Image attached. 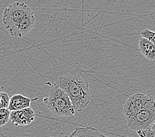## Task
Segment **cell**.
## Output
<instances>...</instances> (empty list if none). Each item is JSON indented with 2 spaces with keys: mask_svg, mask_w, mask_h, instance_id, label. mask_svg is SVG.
Returning a JSON list of instances; mask_svg holds the SVG:
<instances>
[{
  "mask_svg": "<svg viewBox=\"0 0 155 137\" xmlns=\"http://www.w3.org/2000/svg\"><path fill=\"white\" fill-rule=\"evenodd\" d=\"M55 84L69 96L76 112H81L91 101L89 86L77 73L67 74L58 78Z\"/></svg>",
  "mask_w": 155,
  "mask_h": 137,
  "instance_id": "1",
  "label": "cell"
},
{
  "mask_svg": "<svg viewBox=\"0 0 155 137\" xmlns=\"http://www.w3.org/2000/svg\"><path fill=\"white\" fill-rule=\"evenodd\" d=\"M48 108L54 115L61 117H74L77 113L68 95L54 84L49 95L44 99Z\"/></svg>",
  "mask_w": 155,
  "mask_h": 137,
  "instance_id": "2",
  "label": "cell"
},
{
  "mask_svg": "<svg viewBox=\"0 0 155 137\" xmlns=\"http://www.w3.org/2000/svg\"><path fill=\"white\" fill-rule=\"evenodd\" d=\"M32 10L27 4L21 2L7 5L3 13V23L11 36L17 37V27L21 20Z\"/></svg>",
  "mask_w": 155,
  "mask_h": 137,
  "instance_id": "3",
  "label": "cell"
},
{
  "mask_svg": "<svg viewBox=\"0 0 155 137\" xmlns=\"http://www.w3.org/2000/svg\"><path fill=\"white\" fill-rule=\"evenodd\" d=\"M125 121L127 127L135 132L150 129L155 123V100Z\"/></svg>",
  "mask_w": 155,
  "mask_h": 137,
  "instance_id": "4",
  "label": "cell"
},
{
  "mask_svg": "<svg viewBox=\"0 0 155 137\" xmlns=\"http://www.w3.org/2000/svg\"><path fill=\"white\" fill-rule=\"evenodd\" d=\"M154 100L151 95H145L141 93L130 96L124 103L123 113L125 119L139 113L145 109L150 103Z\"/></svg>",
  "mask_w": 155,
  "mask_h": 137,
  "instance_id": "5",
  "label": "cell"
},
{
  "mask_svg": "<svg viewBox=\"0 0 155 137\" xmlns=\"http://www.w3.org/2000/svg\"><path fill=\"white\" fill-rule=\"evenodd\" d=\"M35 119V113L31 107L10 112L9 120L16 126H27Z\"/></svg>",
  "mask_w": 155,
  "mask_h": 137,
  "instance_id": "6",
  "label": "cell"
},
{
  "mask_svg": "<svg viewBox=\"0 0 155 137\" xmlns=\"http://www.w3.org/2000/svg\"><path fill=\"white\" fill-rule=\"evenodd\" d=\"M36 18L33 11L26 15L19 23L17 27V38L28 34L35 27Z\"/></svg>",
  "mask_w": 155,
  "mask_h": 137,
  "instance_id": "7",
  "label": "cell"
},
{
  "mask_svg": "<svg viewBox=\"0 0 155 137\" xmlns=\"http://www.w3.org/2000/svg\"><path fill=\"white\" fill-rule=\"evenodd\" d=\"M32 99L21 94H15L10 98L8 109L10 112L30 107Z\"/></svg>",
  "mask_w": 155,
  "mask_h": 137,
  "instance_id": "8",
  "label": "cell"
},
{
  "mask_svg": "<svg viewBox=\"0 0 155 137\" xmlns=\"http://www.w3.org/2000/svg\"><path fill=\"white\" fill-rule=\"evenodd\" d=\"M139 50L149 61H155V46L149 40L141 38L139 40Z\"/></svg>",
  "mask_w": 155,
  "mask_h": 137,
  "instance_id": "9",
  "label": "cell"
},
{
  "mask_svg": "<svg viewBox=\"0 0 155 137\" xmlns=\"http://www.w3.org/2000/svg\"><path fill=\"white\" fill-rule=\"evenodd\" d=\"M75 137H110L101 134L97 129L90 127H82L75 130Z\"/></svg>",
  "mask_w": 155,
  "mask_h": 137,
  "instance_id": "10",
  "label": "cell"
},
{
  "mask_svg": "<svg viewBox=\"0 0 155 137\" xmlns=\"http://www.w3.org/2000/svg\"><path fill=\"white\" fill-rule=\"evenodd\" d=\"M10 111L7 108L0 109V127L5 125L9 121Z\"/></svg>",
  "mask_w": 155,
  "mask_h": 137,
  "instance_id": "11",
  "label": "cell"
},
{
  "mask_svg": "<svg viewBox=\"0 0 155 137\" xmlns=\"http://www.w3.org/2000/svg\"><path fill=\"white\" fill-rule=\"evenodd\" d=\"M9 100L10 98L8 94L4 92H0V109H8Z\"/></svg>",
  "mask_w": 155,
  "mask_h": 137,
  "instance_id": "12",
  "label": "cell"
},
{
  "mask_svg": "<svg viewBox=\"0 0 155 137\" xmlns=\"http://www.w3.org/2000/svg\"><path fill=\"white\" fill-rule=\"evenodd\" d=\"M142 38H145L149 40L155 46V32L151 31L148 29H144L141 32Z\"/></svg>",
  "mask_w": 155,
  "mask_h": 137,
  "instance_id": "13",
  "label": "cell"
},
{
  "mask_svg": "<svg viewBox=\"0 0 155 137\" xmlns=\"http://www.w3.org/2000/svg\"><path fill=\"white\" fill-rule=\"evenodd\" d=\"M139 137H155V131L151 129L137 132Z\"/></svg>",
  "mask_w": 155,
  "mask_h": 137,
  "instance_id": "14",
  "label": "cell"
},
{
  "mask_svg": "<svg viewBox=\"0 0 155 137\" xmlns=\"http://www.w3.org/2000/svg\"><path fill=\"white\" fill-rule=\"evenodd\" d=\"M151 129H152L153 131H155V123L153 124V125L152 126V127H151V128H150Z\"/></svg>",
  "mask_w": 155,
  "mask_h": 137,
  "instance_id": "15",
  "label": "cell"
},
{
  "mask_svg": "<svg viewBox=\"0 0 155 137\" xmlns=\"http://www.w3.org/2000/svg\"><path fill=\"white\" fill-rule=\"evenodd\" d=\"M64 137H65V136H64Z\"/></svg>",
  "mask_w": 155,
  "mask_h": 137,
  "instance_id": "16",
  "label": "cell"
}]
</instances>
